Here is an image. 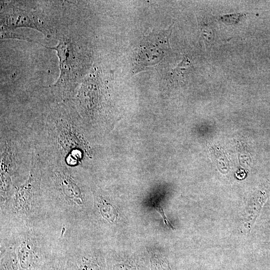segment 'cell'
<instances>
[{
  "instance_id": "1",
  "label": "cell",
  "mask_w": 270,
  "mask_h": 270,
  "mask_svg": "<svg viewBox=\"0 0 270 270\" xmlns=\"http://www.w3.org/2000/svg\"><path fill=\"white\" fill-rule=\"evenodd\" d=\"M85 188L78 174L63 166L42 171L48 218L68 234L86 232L92 207Z\"/></svg>"
},
{
  "instance_id": "2",
  "label": "cell",
  "mask_w": 270,
  "mask_h": 270,
  "mask_svg": "<svg viewBox=\"0 0 270 270\" xmlns=\"http://www.w3.org/2000/svg\"><path fill=\"white\" fill-rule=\"evenodd\" d=\"M16 248L18 270H36L53 254L62 236L60 228L48 220L35 225L0 228Z\"/></svg>"
},
{
  "instance_id": "3",
  "label": "cell",
  "mask_w": 270,
  "mask_h": 270,
  "mask_svg": "<svg viewBox=\"0 0 270 270\" xmlns=\"http://www.w3.org/2000/svg\"><path fill=\"white\" fill-rule=\"evenodd\" d=\"M42 176V171L33 160L28 178L15 188L8 202L0 207V228L30 226L48 220Z\"/></svg>"
},
{
  "instance_id": "4",
  "label": "cell",
  "mask_w": 270,
  "mask_h": 270,
  "mask_svg": "<svg viewBox=\"0 0 270 270\" xmlns=\"http://www.w3.org/2000/svg\"><path fill=\"white\" fill-rule=\"evenodd\" d=\"M56 36L58 39L57 45L44 46L56 52L60 74L51 88L58 100L65 102L74 96L86 72L88 59L86 48L78 32L69 28H58Z\"/></svg>"
},
{
  "instance_id": "5",
  "label": "cell",
  "mask_w": 270,
  "mask_h": 270,
  "mask_svg": "<svg viewBox=\"0 0 270 270\" xmlns=\"http://www.w3.org/2000/svg\"><path fill=\"white\" fill-rule=\"evenodd\" d=\"M20 28L36 30L46 36H56L58 28L42 12L19 2H0V32L15 31Z\"/></svg>"
},
{
  "instance_id": "6",
  "label": "cell",
  "mask_w": 270,
  "mask_h": 270,
  "mask_svg": "<svg viewBox=\"0 0 270 270\" xmlns=\"http://www.w3.org/2000/svg\"><path fill=\"white\" fill-rule=\"evenodd\" d=\"M63 242L65 270H103L100 254L88 246L86 234L65 239Z\"/></svg>"
},
{
  "instance_id": "7",
  "label": "cell",
  "mask_w": 270,
  "mask_h": 270,
  "mask_svg": "<svg viewBox=\"0 0 270 270\" xmlns=\"http://www.w3.org/2000/svg\"><path fill=\"white\" fill-rule=\"evenodd\" d=\"M172 28V24L168 29L152 32L144 38L134 57V73L156 64L171 50L169 39Z\"/></svg>"
},
{
  "instance_id": "8",
  "label": "cell",
  "mask_w": 270,
  "mask_h": 270,
  "mask_svg": "<svg viewBox=\"0 0 270 270\" xmlns=\"http://www.w3.org/2000/svg\"><path fill=\"white\" fill-rule=\"evenodd\" d=\"M0 270H18L16 246L4 234H0Z\"/></svg>"
},
{
  "instance_id": "9",
  "label": "cell",
  "mask_w": 270,
  "mask_h": 270,
  "mask_svg": "<svg viewBox=\"0 0 270 270\" xmlns=\"http://www.w3.org/2000/svg\"><path fill=\"white\" fill-rule=\"evenodd\" d=\"M64 246L60 242L52 255L36 270H65Z\"/></svg>"
},
{
  "instance_id": "10",
  "label": "cell",
  "mask_w": 270,
  "mask_h": 270,
  "mask_svg": "<svg viewBox=\"0 0 270 270\" xmlns=\"http://www.w3.org/2000/svg\"><path fill=\"white\" fill-rule=\"evenodd\" d=\"M214 19L210 14L198 18L201 38L206 48L212 46L215 40L216 30L213 23Z\"/></svg>"
},
{
  "instance_id": "11",
  "label": "cell",
  "mask_w": 270,
  "mask_h": 270,
  "mask_svg": "<svg viewBox=\"0 0 270 270\" xmlns=\"http://www.w3.org/2000/svg\"><path fill=\"white\" fill-rule=\"evenodd\" d=\"M246 14L234 13L219 16L217 18L226 25H235L242 21Z\"/></svg>"
},
{
  "instance_id": "12",
  "label": "cell",
  "mask_w": 270,
  "mask_h": 270,
  "mask_svg": "<svg viewBox=\"0 0 270 270\" xmlns=\"http://www.w3.org/2000/svg\"><path fill=\"white\" fill-rule=\"evenodd\" d=\"M156 210L160 212V214L162 215V217L164 218V222L166 225L168 226V228H171L172 230H174V228L172 226V224L168 222V220L166 218V217L164 215V212L163 209L160 206H157Z\"/></svg>"
}]
</instances>
